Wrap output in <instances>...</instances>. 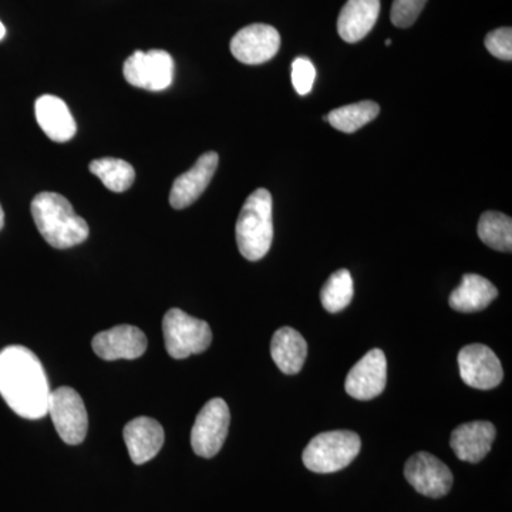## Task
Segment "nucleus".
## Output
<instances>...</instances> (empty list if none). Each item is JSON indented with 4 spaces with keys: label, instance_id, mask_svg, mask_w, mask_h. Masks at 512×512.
<instances>
[{
    "label": "nucleus",
    "instance_id": "nucleus-1",
    "mask_svg": "<svg viewBox=\"0 0 512 512\" xmlns=\"http://www.w3.org/2000/svg\"><path fill=\"white\" fill-rule=\"evenodd\" d=\"M50 390L39 357L25 346H8L0 352V394L23 419H43Z\"/></svg>",
    "mask_w": 512,
    "mask_h": 512
},
{
    "label": "nucleus",
    "instance_id": "nucleus-2",
    "mask_svg": "<svg viewBox=\"0 0 512 512\" xmlns=\"http://www.w3.org/2000/svg\"><path fill=\"white\" fill-rule=\"evenodd\" d=\"M30 210L40 235L50 247L73 248L89 237V224L57 192H40L33 198Z\"/></svg>",
    "mask_w": 512,
    "mask_h": 512
},
{
    "label": "nucleus",
    "instance_id": "nucleus-3",
    "mask_svg": "<svg viewBox=\"0 0 512 512\" xmlns=\"http://www.w3.org/2000/svg\"><path fill=\"white\" fill-rule=\"evenodd\" d=\"M235 234L239 252L248 261H259L268 254L274 239L271 192L259 188L249 195L239 212Z\"/></svg>",
    "mask_w": 512,
    "mask_h": 512
},
{
    "label": "nucleus",
    "instance_id": "nucleus-4",
    "mask_svg": "<svg viewBox=\"0 0 512 512\" xmlns=\"http://www.w3.org/2000/svg\"><path fill=\"white\" fill-rule=\"evenodd\" d=\"M362 441L355 431L335 430L313 437L302 454L303 464L318 474L343 470L359 456Z\"/></svg>",
    "mask_w": 512,
    "mask_h": 512
},
{
    "label": "nucleus",
    "instance_id": "nucleus-5",
    "mask_svg": "<svg viewBox=\"0 0 512 512\" xmlns=\"http://www.w3.org/2000/svg\"><path fill=\"white\" fill-rule=\"evenodd\" d=\"M165 349L173 359H187L210 348L212 332L204 320L192 318L181 309L173 308L163 319Z\"/></svg>",
    "mask_w": 512,
    "mask_h": 512
},
{
    "label": "nucleus",
    "instance_id": "nucleus-6",
    "mask_svg": "<svg viewBox=\"0 0 512 512\" xmlns=\"http://www.w3.org/2000/svg\"><path fill=\"white\" fill-rule=\"evenodd\" d=\"M47 413L64 443L77 446L86 439L89 417L82 397L72 387H59L50 393Z\"/></svg>",
    "mask_w": 512,
    "mask_h": 512
},
{
    "label": "nucleus",
    "instance_id": "nucleus-7",
    "mask_svg": "<svg viewBox=\"0 0 512 512\" xmlns=\"http://www.w3.org/2000/svg\"><path fill=\"white\" fill-rule=\"evenodd\" d=\"M231 413L228 404L220 397L211 399L202 407L191 431V446L202 458H212L220 453L227 440Z\"/></svg>",
    "mask_w": 512,
    "mask_h": 512
},
{
    "label": "nucleus",
    "instance_id": "nucleus-8",
    "mask_svg": "<svg viewBox=\"0 0 512 512\" xmlns=\"http://www.w3.org/2000/svg\"><path fill=\"white\" fill-rule=\"evenodd\" d=\"M123 73L131 86L163 92L173 84L174 60L165 50H137L124 62Z\"/></svg>",
    "mask_w": 512,
    "mask_h": 512
},
{
    "label": "nucleus",
    "instance_id": "nucleus-9",
    "mask_svg": "<svg viewBox=\"0 0 512 512\" xmlns=\"http://www.w3.org/2000/svg\"><path fill=\"white\" fill-rule=\"evenodd\" d=\"M404 477L417 493L429 498H441L453 487L450 468L430 453L414 454L404 466Z\"/></svg>",
    "mask_w": 512,
    "mask_h": 512
},
{
    "label": "nucleus",
    "instance_id": "nucleus-10",
    "mask_svg": "<svg viewBox=\"0 0 512 512\" xmlns=\"http://www.w3.org/2000/svg\"><path fill=\"white\" fill-rule=\"evenodd\" d=\"M460 376L467 386L491 390L503 382L504 370L500 359L488 346L474 343L458 353Z\"/></svg>",
    "mask_w": 512,
    "mask_h": 512
},
{
    "label": "nucleus",
    "instance_id": "nucleus-11",
    "mask_svg": "<svg viewBox=\"0 0 512 512\" xmlns=\"http://www.w3.org/2000/svg\"><path fill=\"white\" fill-rule=\"evenodd\" d=\"M229 47L239 62L255 66L274 59L281 47V35L274 26L255 23L239 30Z\"/></svg>",
    "mask_w": 512,
    "mask_h": 512
},
{
    "label": "nucleus",
    "instance_id": "nucleus-12",
    "mask_svg": "<svg viewBox=\"0 0 512 512\" xmlns=\"http://www.w3.org/2000/svg\"><path fill=\"white\" fill-rule=\"evenodd\" d=\"M387 360L380 349L366 353L346 377L345 389L349 396L357 400H372L386 389Z\"/></svg>",
    "mask_w": 512,
    "mask_h": 512
},
{
    "label": "nucleus",
    "instance_id": "nucleus-13",
    "mask_svg": "<svg viewBox=\"0 0 512 512\" xmlns=\"http://www.w3.org/2000/svg\"><path fill=\"white\" fill-rule=\"evenodd\" d=\"M218 163H220V157L215 151L202 154L187 173L181 174L174 181L170 192L171 207L174 210H184L194 204L210 185Z\"/></svg>",
    "mask_w": 512,
    "mask_h": 512
},
{
    "label": "nucleus",
    "instance_id": "nucleus-14",
    "mask_svg": "<svg viewBox=\"0 0 512 512\" xmlns=\"http://www.w3.org/2000/svg\"><path fill=\"white\" fill-rule=\"evenodd\" d=\"M94 353L104 360L138 359L146 353L148 340L136 326L121 325L94 336Z\"/></svg>",
    "mask_w": 512,
    "mask_h": 512
},
{
    "label": "nucleus",
    "instance_id": "nucleus-15",
    "mask_svg": "<svg viewBox=\"0 0 512 512\" xmlns=\"http://www.w3.org/2000/svg\"><path fill=\"white\" fill-rule=\"evenodd\" d=\"M497 431L490 421H470L461 424L451 434L450 446L466 463H480L490 453Z\"/></svg>",
    "mask_w": 512,
    "mask_h": 512
},
{
    "label": "nucleus",
    "instance_id": "nucleus-16",
    "mask_svg": "<svg viewBox=\"0 0 512 512\" xmlns=\"http://www.w3.org/2000/svg\"><path fill=\"white\" fill-rule=\"evenodd\" d=\"M164 439L163 426L150 417H137L124 427L128 454L137 466L153 460L163 448Z\"/></svg>",
    "mask_w": 512,
    "mask_h": 512
},
{
    "label": "nucleus",
    "instance_id": "nucleus-17",
    "mask_svg": "<svg viewBox=\"0 0 512 512\" xmlns=\"http://www.w3.org/2000/svg\"><path fill=\"white\" fill-rule=\"evenodd\" d=\"M37 124L50 140L66 143L76 134L77 126L72 111L59 97L52 94L40 96L35 103Z\"/></svg>",
    "mask_w": 512,
    "mask_h": 512
},
{
    "label": "nucleus",
    "instance_id": "nucleus-18",
    "mask_svg": "<svg viewBox=\"0 0 512 512\" xmlns=\"http://www.w3.org/2000/svg\"><path fill=\"white\" fill-rule=\"evenodd\" d=\"M380 0H348L338 19V32L345 42L357 43L375 28Z\"/></svg>",
    "mask_w": 512,
    "mask_h": 512
},
{
    "label": "nucleus",
    "instance_id": "nucleus-19",
    "mask_svg": "<svg viewBox=\"0 0 512 512\" xmlns=\"http://www.w3.org/2000/svg\"><path fill=\"white\" fill-rule=\"evenodd\" d=\"M498 296L497 288L484 276L466 274L460 286L451 292L450 308L461 313L484 311Z\"/></svg>",
    "mask_w": 512,
    "mask_h": 512
},
{
    "label": "nucleus",
    "instance_id": "nucleus-20",
    "mask_svg": "<svg viewBox=\"0 0 512 512\" xmlns=\"http://www.w3.org/2000/svg\"><path fill=\"white\" fill-rule=\"evenodd\" d=\"M271 355L275 365L285 375L301 372L308 356V343L298 330L281 328L276 330L271 342Z\"/></svg>",
    "mask_w": 512,
    "mask_h": 512
},
{
    "label": "nucleus",
    "instance_id": "nucleus-21",
    "mask_svg": "<svg viewBox=\"0 0 512 512\" xmlns=\"http://www.w3.org/2000/svg\"><path fill=\"white\" fill-rule=\"evenodd\" d=\"M380 107L375 101L365 100L332 110L323 120L342 133L352 134L379 116Z\"/></svg>",
    "mask_w": 512,
    "mask_h": 512
},
{
    "label": "nucleus",
    "instance_id": "nucleus-22",
    "mask_svg": "<svg viewBox=\"0 0 512 512\" xmlns=\"http://www.w3.org/2000/svg\"><path fill=\"white\" fill-rule=\"evenodd\" d=\"M90 173L100 178L104 187L113 192H124L136 180V171L133 165L120 158H99L90 163Z\"/></svg>",
    "mask_w": 512,
    "mask_h": 512
},
{
    "label": "nucleus",
    "instance_id": "nucleus-23",
    "mask_svg": "<svg viewBox=\"0 0 512 512\" xmlns=\"http://www.w3.org/2000/svg\"><path fill=\"white\" fill-rule=\"evenodd\" d=\"M478 237L487 247L500 252H511L512 220L501 212L488 211L478 222Z\"/></svg>",
    "mask_w": 512,
    "mask_h": 512
},
{
    "label": "nucleus",
    "instance_id": "nucleus-24",
    "mask_svg": "<svg viewBox=\"0 0 512 512\" xmlns=\"http://www.w3.org/2000/svg\"><path fill=\"white\" fill-rule=\"evenodd\" d=\"M355 295L352 275L348 269H339L330 275L320 291L323 308L330 313H338L348 308Z\"/></svg>",
    "mask_w": 512,
    "mask_h": 512
},
{
    "label": "nucleus",
    "instance_id": "nucleus-25",
    "mask_svg": "<svg viewBox=\"0 0 512 512\" xmlns=\"http://www.w3.org/2000/svg\"><path fill=\"white\" fill-rule=\"evenodd\" d=\"M427 0H394L390 19L397 28H410L420 13L423 12Z\"/></svg>",
    "mask_w": 512,
    "mask_h": 512
},
{
    "label": "nucleus",
    "instance_id": "nucleus-26",
    "mask_svg": "<svg viewBox=\"0 0 512 512\" xmlns=\"http://www.w3.org/2000/svg\"><path fill=\"white\" fill-rule=\"evenodd\" d=\"M316 69L311 60L305 56L296 57L292 63V84L301 96L311 93L315 84Z\"/></svg>",
    "mask_w": 512,
    "mask_h": 512
},
{
    "label": "nucleus",
    "instance_id": "nucleus-27",
    "mask_svg": "<svg viewBox=\"0 0 512 512\" xmlns=\"http://www.w3.org/2000/svg\"><path fill=\"white\" fill-rule=\"evenodd\" d=\"M485 47L494 57L501 60H512V29L493 30L485 37Z\"/></svg>",
    "mask_w": 512,
    "mask_h": 512
},
{
    "label": "nucleus",
    "instance_id": "nucleus-28",
    "mask_svg": "<svg viewBox=\"0 0 512 512\" xmlns=\"http://www.w3.org/2000/svg\"><path fill=\"white\" fill-rule=\"evenodd\" d=\"M3 224H5V212H3L2 205H0V229L3 228Z\"/></svg>",
    "mask_w": 512,
    "mask_h": 512
},
{
    "label": "nucleus",
    "instance_id": "nucleus-29",
    "mask_svg": "<svg viewBox=\"0 0 512 512\" xmlns=\"http://www.w3.org/2000/svg\"><path fill=\"white\" fill-rule=\"evenodd\" d=\"M6 36V28L3 26V23L0 22V40L3 39V37Z\"/></svg>",
    "mask_w": 512,
    "mask_h": 512
},
{
    "label": "nucleus",
    "instance_id": "nucleus-30",
    "mask_svg": "<svg viewBox=\"0 0 512 512\" xmlns=\"http://www.w3.org/2000/svg\"><path fill=\"white\" fill-rule=\"evenodd\" d=\"M390 45H392V40L387 39V40H386V46H390Z\"/></svg>",
    "mask_w": 512,
    "mask_h": 512
}]
</instances>
